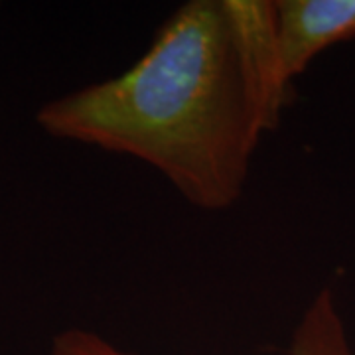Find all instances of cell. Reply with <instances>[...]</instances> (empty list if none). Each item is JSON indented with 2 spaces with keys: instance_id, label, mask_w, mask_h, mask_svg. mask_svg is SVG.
<instances>
[{
  "instance_id": "cell-2",
  "label": "cell",
  "mask_w": 355,
  "mask_h": 355,
  "mask_svg": "<svg viewBox=\"0 0 355 355\" xmlns=\"http://www.w3.org/2000/svg\"><path fill=\"white\" fill-rule=\"evenodd\" d=\"M280 65L292 81L324 50L355 38V0H277Z\"/></svg>"
},
{
  "instance_id": "cell-1",
  "label": "cell",
  "mask_w": 355,
  "mask_h": 355,
  "mask_svg": "<svg viewBox=\"0 0 355 355\" xmlns=\"http://www.w3.org/2000/svg\"><path fill=\"white\" fill-rule=\"evenodd\" d=\"M288 89L270 0H191L125 73L48 103L38 123L53 137L135 156L193 205L225 209Z\"/></svg>"
},
{
  "instance_id": "cell-3",
  "label": "cell",
  "mask_w": 355,
  "mask_h": 355,
  "mask_svg": "<svg viewBox=\"0 0 355 355\" xmlns=\"http://www.w3.org/2000/svg\"><path fill=\"white\" fill-rule=\"evenodd\" d=\"M51 355H130L114 347L97 334L69 330L58 336ZM292 355H355L347 338L336 298L330 291H322L308 306L300 320L294 340Z\"/></svg>"
}]
</instances>
